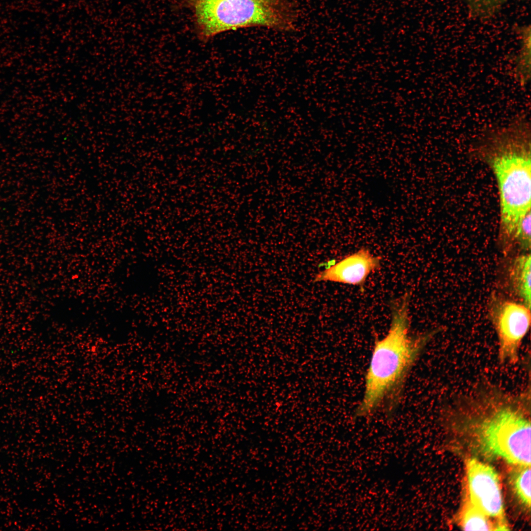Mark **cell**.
I'll return each mask as SVG.
<instances>
[{"instance_id": "1", "label": "cell", "mask_w": 531, "mask_h": 531, "mask_svg": "<svg viewBox=\"0 0 531 531\" xmlns=\"http://www.w3.org/2000/svg\"><path fill=\"white\" fill-rule=\"evenodd\" d=\"M531 386L517 393L480 383L450 404L452 415L472 425L484 449L508 463L531 466Z\"/></svg>"}, {"instance_id": "2", "label": "cell", "mask_w": 531, "mask_h": 531, "mask_svg": "<svg viewBox=\"0 0 531 531\" xmlns=\"http://www.w3.org/2000/svg\"><path fill=\"white\" fill-rule=\"evenodd\" d=\"M410 295L391 302L392 320L386 335L375 341L365 377L363 397L354 411L366 418L383 411L391 416L399 407L409 374L438 330L413 334Z\"/></svg>"}, {"instance_id": "3", "label": "cell", "mask_w": 531, "mask_h": 531, "mask_svg": "<svg viewBox=\"0 0 531 531\" xmlns=\"http://www.w3.org/2000/svg\"><path fill=\"white\" fill-rule=\"evenodd\" d=\"M530 127L518 120L484 134L471 149L473 157L492 170L500 201L498 241L511 249L521 219L531 211V152Z\"/></svg>"}, {"instance_id": "4", "label": "cell", "mask_w": 531, "mask_h": 531, "mask_svg": "<svg viewBox=\"0 0 531 531\" xmlns=\"http://www.w3.org/2000/svg\"><path fill=\"white\" fill-rule=\"evenodd\" d=\"M193 14L199 39L240 28L263 27L289 31L296 15L289 0H186Z\"/></svg>"}, {"instance_id": "5", "label": "cell", "mask_w": 531, "mask_h": 531, "mask_svg": "<svg viewBox=\"0 0 531 531\" xmlns=\"http://www.w3.org/2000/svg\"><path fill=\"white\" fill-rule=\"evenodd\" d=\"M489 316L498 341V358L502 364H516L519 361L523 340L531 325V308L499 296H493Z\"/></svg>"}, {"instance_id": "6", "label": "cell", "mask_w": 531, "mask_h": 531, "mask_svg": "<svg viewBox=\"0 0 531 531\" xmlns=\"http://www.w3.org/2000/svg\"><path fill=\"white\" fill-rule=\"evenodd\" d=\"M470 501L491 518L504 521V506L499 475L490 465L476 458L466 464Z\"/></svg>"}, {"instance_id": "7", "label": "cell", "mask_w": 531, "mask_h": 531, "mask_svg": "<svg viewBox=\"0 0 531 531\" xmlns=\"http://www.w3.org/2000/svg\"><path fill=\"white\" fill-rule=\"evenodd\" d=\"M315 282H332L362 286L368 276L381 267V258L362 248L338 262H329Z\"/></svg>"}, {"instance_id": "8", "label": "cell", "mask_w": 531, "mask_h": 531, "mask_svg": "<svg viewBox=\"0 0 531 531\" xmlns=\"http://www.w3.org/2000/svg\"><path fill=\"white\" fill-rule=\"evenodd\" d=\"M531 258L530 253L515 257L508 268L509 282L521 302L531 308Z\"/></svg>"}, {"instance_id": "9", "label": "cell", "mask_w": 531, "mask_h": 531, "mask_svg": "<svg viewBox=\"0 0 531 531\" xmlns=\"http://www.w3.org/2000/svg\"><path fill=\"white\" fill-rule=\"evenodd\" d=\"M489 518L469 500L465 503L460 514V526L465 531L498 530V527Z\"/></svg>"}, {"instance_id": "10", "label": "cell", "mask_w": 531, "mask_h": 531, "mask_svg": "<svg viewBox=\"0 0 531 531\" xmlns=\"http://www.w3.org/2000/svg\"><path fill=\"white\" fill-rule=\"evenodd\" d=\"M512 477V485L520 501L530 508L531 507V466H520Z\"/></svg>"}, {"instance_id": "11", "label": "cell", "mask_w": 531, "mask_h": 531, "mask_svg": "<svg viewBox=\"0 0 531 531\" xmlns=\"http://www.w3.org/2000/svg\"><path fill=\"white\" fill-rule=\"evenodd\" d=\"M531 211L526 214L520 221L517 226L512 244L521 250L529 252L531 249Z\"/></svg>"}, {"instance_id": "12", "label": "cell", "mask_w": 531, "mask_h": 531, "mask_svg": "<svg viewBox=\"0 0 531 531\" xmlns=\"http://www.w3.org/2000/svg\"><path fill=\"white\" fill-rule=\"evenodd\" d=\"M472 13L488 17L496 13L508 0H466Z\"/></svg>"}]
</instances>
